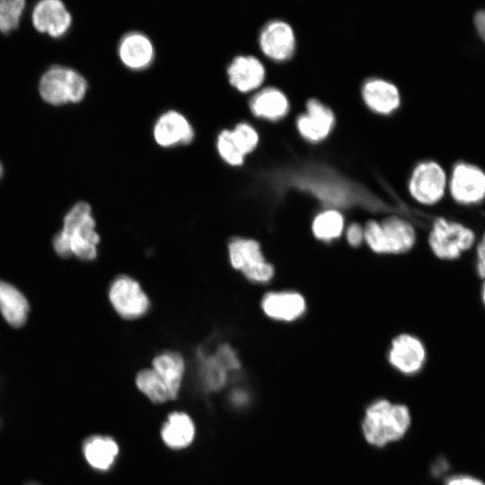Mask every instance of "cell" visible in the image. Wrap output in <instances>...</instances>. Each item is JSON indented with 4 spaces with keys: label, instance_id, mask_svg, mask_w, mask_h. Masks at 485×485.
<instances>
[{
    "label": "cell",
    "instance_id": "1",
    "mask_svg": "<svg viewBox=\"0 0 485 485\" xmlns=\"http://www.w3.org/2000/svg\"><path fill=\"white\" fill-rule=\"evenodd\" d=\"M99 242L92 207L84 201L75 203L66 212L62 228L52 239L53 249L59 257H74L84 261L96 259Z\"/></svg>",
    "mask_w": 485,
    "mask_h": 485
},
{
    "label": "cell",
    "instance_id": "2",
    "mask_svg": "<svg viewBox=\"0 0 485 485\" xmlns=\"http://www.w3.org/2000/svg\"><path fill=\"white\" fill-rule=\"evenodd\" d=\"M410 425L409 409L378 399L366 409L362 431L368 444L383 447L404 436Z\"/></svg>",
    "mask_w": 485,
    "mask_h": 485
},
{
    "label": "cell",
    "instance_id": "3",
    "mask_svg": "<svg viewBox=\"0 0 485 485\" xmlns=\"http://www.w3.org/2000/svg\"><path fill=\"white\" fill-rule=\"evenodd\" d=\"M87 88L86 79L79 72L59 65L49 67L39 83L41 98L55 106L81 101Z\"/></svg>",
    "mask_w": 485,
    "mask_h": 485
},
{
    "label": "cell",
    "instance_id": "4",
    "mask_svg": "<svg viewBox=\"0 0 485 485\" xmlns=\"http://www.w3.org/2000/svg\"><path fill=\"white\" fill-rule=\"evenodd\" d=\"M364 240L376 253H402L416 242V232L408 221L389 217L381 223L370 221L364 228Z\"/></svg>",
    "mask_w": 485,
    "mask_h": 485
},
{
    "label": "cell",
    "instance_id": "5",
    "mask_svg": "<svg viewBox=\"0 0 485 485\" xmlns=\"http://www.w3.org/2000/svg\"><path fill=\"white\" fill-rule=\"evenodd\" d=\"M476 234L471 227L444 217H437L428 234V245L434 255L443 260H454L471 250Z\"/></svg>",
    "mask_w": 485,
    "mask_h": 485
},
{
    "label": "cell",
    "instance_id": "6",
    "mask_svg": "<svg viewBox=\"0 0 485 485\" xmlns=\"http://www.w3.org/2000/svg\"><path fill=\"white\" fill-rule=\"evenodd\" d=\"M231 265L241 271L247 279L258 282H269L274 269L269 263L260 250V243L248 238L234 237L228 243Z\"/></svg>",
    "mask_w": 485,
    "mask_h": 485
},
{
    "label": "cell",
    "instance_id": "7",
    "mask_svg": "<svg viewBox=\"0 0 485 485\" xmlns=\"http://www.w3.org/2000/svg\"><path fill=\"white\" fill-rule=\"evenodd\" d=\"M447 188L456 204L479 205L485 200V172L475 164L459 162L452 169Z\"/></svg>",
    "mask_w": 485,
    "mask_h": 485
},
{
    "label": "cell",
    "instance_id": "8",
    "mask_svg": "<svg viewBox=\"0 0 485 485\" xmlns=\"http://www.w3.org/2000/svg\"><path fill=\"white\" fill-rule=\"evenodd\" d=\"M447 183L448 179L443 167L436 162L426 161L413 170L409 190L417 202L432 206L444 198Z\"/></svg>",
    "mask_w": 485,
    "mask_h": 485
},
{
    "label": "cell",
    "instance_id": "9",
    "mask_svg": "<svg viewBox=\"0 0 485 485\" xmlns=\"http://www.w3.org/2000/svg\"><path fill=\"white\" fill-rule=\"evenodd\" d=\"M109 299L117 313L128 320L143 316L150 307L149 298L138 282L126 275L112 281Z\"/></svg>",
    "mask_w": 485,
    "mask_h": 485
},
{
    "label": "cell",
    "instance_id": "10",
    "mask_svg": "<svg viewBox=\"0 0 485 485\" xmlns=\"http://www.w3.org/2000/svg\"><path fill=\"white\" fill-rule=\"evenodd\" d=\"M198 354L203 381L213 391H218L225 385L229 371L241 367L236 352L228 343L217 344L213 352L207 353L201 348Z\"/></svg>",
    "mask_w": 485,
    "mask_h": 485
},
{
    "label": "cell",
    "instance_id": "11",
    "mask_svg": "<svg viewBox=\"0 0 485 485\" xmlns=\"http://www.w3.org/2000/svg\"><path fill=\"white\" fill-rule=\"evenodd\" d=\"M426 356V348L421 340L415 336L404 333L392 341L388 360L400 373L411 375L422 369Z\"/></svg>",
    "mask_w": 485,
    "mask_h": 485
},
{
    "label": "cell",
    "instance_id": "12",
    "mask_svg": "<svg viewBox=\"0 0 485 485\" xmlns=\"http://www.w3.org/2000/svg\"><path fill=\"white\" fill-rule=\"evenodd\" d=\"M155 143L164 148L190 144L195 132L189 119L180 111L169 110L159 116L153 128Z\"/></svg>",
    "mask_w": 485,
    "mask_h": 485
},
{
    "label": "cell",
    "instance_id": "13",
    "mask_svg": "<svg viewBox=\"0 0 485 485\" xmlns=\"http://www.w3.org/2000/svg\"><path fill=\"white\" fill-rule=\"evenodd\" d=\"M32 23L37 31L58 38L71 27L72 16L63 2L42 0L32 10Z\"/></svg>",
    "mask_w": 485,
    "mask_h": 485
},
{
    "label": "cell",
    "instance_id": "14",
    "mask_svg": "<svg viewBox=\"0 0 485 485\" xmlns=\"http://www.w3.org/2000/svg\"><path fill=\"white\" fill-rule=\"evenodd\" d=\"M118 55L126 67L141 71L152 64L154 58V47L146 34L140 31H130L120 39Z\"/></svg>",
    "mask_w": 485,
    "mask_h": 485
},
{
    "label": "cell",
    "instance_id": "15",
    "mask_svg": "<svg viewBox=\"0 0 485 485\" xmlns=\"http://www.w3.org/2000/svg\"><path fill=\"white\" fill-rule=\"evenodd\" d=\"M259 43L260 49L268 57L283 61L290 57L294 52L295 34L288 23L273 21L260 31Z\"/></svg>",
    "mask_w": 485,
    "mask_h": 485
},
{
    "label": "cell",
    "instance_id": "16",
    "mask_svg": "<svg viewBox=\"0 0 485 485\" xmlns=\"http://www.w3.org/2000/svg\"><path fill=\"white\" fill-rule=\"evenodd\" d=\"M226 74L230 84L241 93H249L263 83L266 70L256 57L239 55L227 66Z\"/></svg>",
    "mask_w": 485,
    "mask_h": 485
},
{
    "label": "cell",
    "instance_id": "17",
    "mask_svg": "<svg viewBox=\"0 0 485 485\" xmlns=\"http://www.w3.org/2000/svg\"><path fill=\"white\" fill-rule=\"evenodd\" d=\"M306 113L296 121L300 134L306 139L316 142L326 137L334 123L332 111L319 101L312 99L306 105Z\"/></svg>",
    "mask_w": 485,
    "mask_h": 485
},
{
    "label": "cell",
    "instance_id": "18",
    "mask_svg": "<svg viewBox=\"0 0 485 485\" xmlns=\"http://www.w3.org/2000/svg\"><path fill=\"white\" fill-rule=\"evenodd\" d=\"M261 307L265 314L272 319L292 322L305 311V301L298 293L272 292L263 297Z\"/></svg>",
    "mask_w": 485,
    "mask_h": 485
},
{
    "label": "cell",
    "instance_id": "19",
    "mask_svg": "<svg viewBox=\"0 0 485 485\" xmlns=\"http://www.w3.org/2000/svg\"><path fill=\"white\" fill-rule=\"evenodd\" d=\"M30 304L26 296L13 285L0 279V313L13 328L23 326L29 316Z\"/></svg>",
    "mask_w": 485,
    "mask_h": 485
},
{
    "label": "cell",
    "instance_id": "20",
    "mask_svg": "<svg viewBox=\"0 0 485 485\" xmlns=\"http://www.w3.org/2000/svg\"><path fill=\"white\" fill-rule=\"evenodd\" d=\"M362 94L366 105L377 113L388 114L400 104V94L396 86L383 79L367 81Z\"/></svg>",
    "mask_w": 485,
    "mask_h": 485
},
{
    "label": "cell",
    "instance_id": "21",
    "mask_svg": "<svg viewBox=\"0 0 485 485\" xmlns=\"http://www.w3.org/2000/svg\"><path fill=\"white\" fill-rule=\"evenodd\" d=\"M287 96L274 87L265 88L254 94L250 101V109L258 118L268 120H278L288 110Z\"/></svg>",
    "mask_w": 485,
    "mask_h": 485
},
{
    "label": "cell",
    "instance_id": "22",
    "mask_svg": "<svg viewBox=\"0 0 485 485\" xmlns=\"http://www.w3.org/2000/svg\"><path fill=\"white\" fill-rule=\"evenodd\" d=\"M152 365L153 369L166 384L171 399L174 400L178 395L185 370L183 358L176 352H164L156 356Z\"/></svg>",
    "mask_w": 485,
    "mask_h": 485
},
{
    "label": "cell",
    "instance_id": "23",
    "mask_svg": "<svg viewBox=\"0 0 485 485\" xmlns=\"http://www.w3.org/2000/svg\"><path fill=\"white\" fill-rule=\"evenodd\" d=\"M194 424L190 418L181 412H174L163 425L161 435L164 443L172 448L189 445L194 437Z\"/></svg>",
    "mask_w": 485,
    "mask_h": 485
},
{
    "label": "cell",
    "instance_id": "24",
    "mask_svg": "<svg viewBox=\"0 0 485 485\" xmlns=\"http://www.w3.org/2000/svg\"><path fill=\"white\" fill-rule=\"evenodd\" d=\"M119 453L117 444L110 438L93 436L84 444V454L88 463L98 470H107Z\"/></svg>",
    "mask_w": 485,
    "mask_h": 485
},
{
    "label": "cell",
    "instance_id": "25",
    "mask_svg": "<svg viewBox=\"0 0 485 485\" xmlns=\"http://www.w3.org/2000/svg\"><path fill=\"white\" fill-rule=\"evenodd\" d=\"M344 228L343 216L336 209H327L318 214L313 221V235L324 242L339 238Z\"/></svg>",
    "mask_w": 485,
    "mask_h": 485
},
{
    "label": "cell",
    "instance_id": "26",
    "mask_svg": "<svg viewBox=\"0 0 485 485\" xmlns=\"http://www.w3.org/2000/svg\"><path fill=\"white\" fill-rule=\"evenodd\" d=\"M136 384L138 389L155 403L172 400L166 384L153 368H146L138 372Z\"/></svg>",
    "mask_w": 485,
    "mask_h": 485
},
{
    "label": "cell",
    "instance_id": "27",
    "mask_svg": "<svg viewBox=\"0 0 485 485\" xmlns=\"http://www.w3.org/2000/svg\"><path fill=\"white\" fill-rule=\"evenodd\" d=\"M307 188L322 202L331 206H345L351 202V194L340 184L314 181L308 184Z\"/></svg>",
    "mask_w": 485,
    "mask_h": 485
},
{
    "label": "cell",
    "instance_id": "28",
    "mask_svg": "<svg viewBox=\"0 0 485 485\" xmlns=\"http://www.w3.org/2000/svg\"><path fill=\"white\" fill-rule=\"evenodd\" d=\"M216 150L225 163L231 166H240L244 163L245 155L235 145L231 129H222L216 137Z\"/></svg>",
    "mask_w": 485,
    "mask_h": 485
},
{
    "label": "cell",
    "instance_id": "29",
    "mask_svg": "<svg viewBox=\"0 0 485 485\" xmlns=\"http://www.w3.org/2000/svg\"><path fill=\"white\" fill-rule=\"evenodd\" d=\"M25 7L23 0H0V31L8 33L19 26Z\"/></svg>",
    "mask_w": 485,
    "mask_h": 485
},
{
    "label": "cell",
    "instance_id": "30",
    "mask_svg": "<svg viewBox=\"0 0 485 485\" xmlns=\"http://www.w3.org/2000/svg\"><path fill=\"white\" fill-rule=\"evenodd\" d=\"M233 139L239 150L246 156L259 144L257 130L247 122H239L231 129Z\"/></svg>",
    "mask_w": 485,
    "mask_h": 485
},
{
    "label": "cell",
    "instance_id": "31",
    "mask_svg": "<svg viewBox=\"0 0 485 485\" xmlns=\"http://www.w3.org/2000/svg\"><path fill=\"white\" fill-rule=\"evenodd\" d=\"M476 271L481 278L485 279V233L476 247Z\"/></svg>",
    "mask_w": 485,
    "mask_h": 485
},
{
    "label": "cell",
    "instance_id": "32",
    "mask_svg": "<svg viewBox=\"0 0 485 485\" xmlns=\"http://www.w3.org/2000/svg\"><path fill=\"white\" fill-rule=\"evenodd\" d=\"M346 238L351 246H359L364 240V229L358 224H351L347 228Z\"/></svg>",
    "mask_w": 485,
    "mask_h": 485
},
{
    "label": "cell",
    "instance_id": "33",
    "mask_svg": "<svg viewBox=\"0 0 485 485\" xmlns=\"http://www.w3.org/2000/svg\"><path fill=\"white\" fill-rule=\"evenodd\" d=\"M445 485H485L484 482L475 477L467 474H456L450 476L445 481Z\"/></svg>",
    "mask_w": 485,
    "mask_h": 485
},
{
    "label": "cell",
    "instance_id": "34",
    "mask_svg": "<svg viewBox=\"0 0 485 485\" xmlns=\"http://www.w3.org/2000/svg\"><path fill=\"white\" fill-rule=\"evenodd\" d=\"M474 25L479 35L485 42V10H480L475 13Z\"/></svg>",
    "mask_w": 485,
    "mask_h": 485
},
{
    "label": "cell",
    "instance_id": "35",
    "mask_svg": "<svg viewBox=\"0 0 485 485\" xmlns=\"http://www.w3.org/2000/svg\"><path fill=\"white\" fill-rule=\"evenodd\" d=\"M447 469V463L444 459L436 460L431 466V473L435 476L442 475Z\"/></svg>",
    "mask_w": 485,
    "mask_h": 485
},
{
    "label": "cell",
    "instance_id": "36",
    "mask_svg": "<svg viewBox=\"0 0 485 485\" xmlns=\"http://www.w3.org/2000/svg\"><path fill=\"white\" fill-rule=\"evenodd\" d=\"M481 300H482V304L485 307V279H484V282L482 284V289H481Z\"/></svg>",
    "mask_w": 485,
    "mask_h": 485
},
{
    "label": "cell",
    "instance_id": "37",
    "mask_svg": "<svg viewBox=\"0 0 485 485\" xmlns=\"http://www.w3.org/2000/svg\"><path fill=\"white\" fill-rule=\"evenodd\" d=\"M3 172H4L3 165L0 163V179H1L2 175H3Z\"/></svg>",
    "mask_w": 485,
    "mask_h": 485
}]
</instances>
